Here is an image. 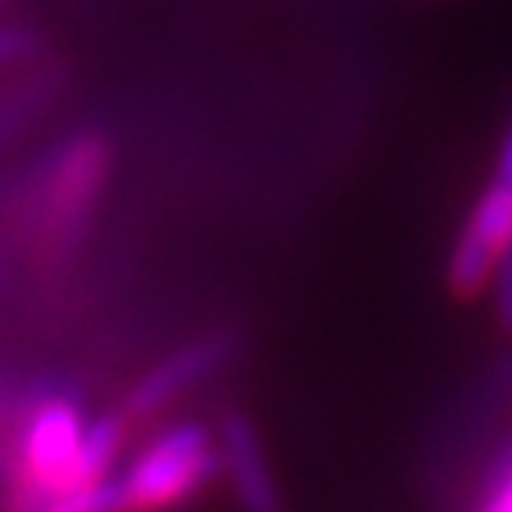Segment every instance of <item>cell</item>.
<instances>
[{
	"instance_id": "cell-1",
	"label": "cell",
	"mask_w": 512,
	"mask_h": 512,
	"mask_svg": "<svg viewBox=\"0 0 512 512\" xmlns=\"http://www.w3.org/2000/svg\"><path fill=\"white\" fill-rule=\"evenodd\" d=\"M86 424L79 409L64 399H50L32 409L29 424L22 431L18 445V488H22V505H47L64 495L72 480L75 459H79Z\"/></svg>"
},
{
	"instance_id": "cell-2",
	"label": "cell",
	"mask_w": 512,
	"mask_h": 512,
	"mask_svg": "<svg viewBox=\"0 0 512 512\" xmlns=\"http://www.w3.org/2000/svg\"><path fill=\"white\" fill-rule=\"evenodd\" d=\"M214 473V448L200 427H175L160 434L143 456L132 463V470L118 480L121 505L132 509H164L196 488L207 484Z\"/></svg>"
},
{
	"instance_id": "cell-3",
	"label": "cell",
	"mask_w": 512,
	"mask_h": 512,
	"mask_svg": "<svg viewBox=\"0 0 512 512\" xmlns=\"http://www.w3.org/2000/svg\"><path fill=\"white\" fill-rule=\"evenodd\" d=\"M512 246V121L498 146V164L488 189L473 207L463 235L456 242L452 264H448V285L459 296H477L491 281V271Z\"/></svg>"
},
{
	"instance_id": "cell-4",
	"label": "cell",
	"mask_w": 512,
	"mask_h": 512,
	"mask_svg": "<svg viewBox=\"0 0 512 512\" xmlns=\"http://www.w3.org/2000/svg\"><path fill=\"white\" fill-rule=\"evenodd\" d=\"M221 445H224L228 477H232L242 502H246L249 509H274L278 495H274L271 470H267L264 452H260V441H256V431L249 427V420L228 416L221 431Z\"/></svg>"
},
{
	"instance_id": "cell-5",
	"label": "cell",
	"mask_w": 512,
	"mask_h": 512,
	"mask_svg": "<svg viewBox=\"0 0 512 512\" xmlns=\"http://www.w3.org/2000/svg\"><path fill=\"white\" fill-rule=\"evenodd\" d=\"M221 345L217 342H200L192 345V349H182L178 356H171L168 363H160L143 384H139L136 392H132V413H153L160 409L171 395H178L182 388H189L192 381H200L217 360H221Z\"/></svg>"
},
{
	"instance_id": "cell-6",
	"label": "cell",
	"mask_w": 512,
	"mask_h": 512,
	"mask_svg": "<svg viewBox=\"0 0 512 512\" xmlns=\"http://www.w3.org/2000/svg\"><path fill=\"white\" fill-rule=\"evenodd\" d=\"M96 175H100V150L93 143L75 146L68 157H64L61 178H57V207L61 210H82V203L89 200V189H93Z\"/></svg>"
},
{
	"instance_id": "cell-7",
	"label": "cell",
	"mask_w": 512,
	"mask_h": 512,
	"mask_svg": "<svg viewBox=\"0 0 512 512\" xmlns=\"http://www.w3.org/2000/svg\"><path fill=\"white\" fill-rule=\"evenodd\" d=\"M491 285H495V313L498 324L505 331H512V246L502 253V260L491 271Z\"/></svg>"
},
{
	"instance_id": "cell-8",
	"label": "cell",
	"mask_w": 512,
	"mask_h": 512,
	"mask_svg": "<svg viewBox=\"0 0 512 512\" xmlns=\"http://www.w3.org/2000/svg\"><path fill=\"white\" fill-rule=\"evenodd\" d=\"M488 509L512 512V456H505V463L498 466L495 488H491V495H488Z\"/></svg>"
},
{
	"instance_id": "cell-9",
	"label": "cell",
	"mask_w": 512,
	"mask_h": 512,
	"mask_svg": "<svg viewBox=\"0 0 512 512\" xmlns=\"http://www.w3.org/2000/svg\"><path fill=\"white\" fill-rule=\"evenodd\" d=\"M25 43H29V40H25V36H22V32H0V64H4V61H11V57H18V54H22V50H25Z\"/></svg>"
}]
</instances>
